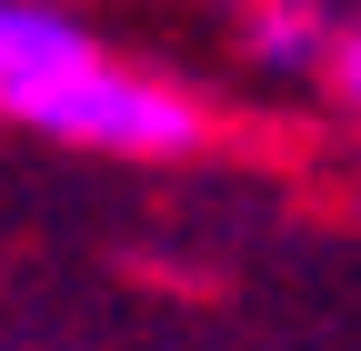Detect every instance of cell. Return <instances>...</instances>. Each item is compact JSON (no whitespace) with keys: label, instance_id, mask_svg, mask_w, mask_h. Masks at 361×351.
Masks as SVG:
<instances>
[{"label":"cell","instance_id":"6da1fadb","mask_svg":"<svg viewBox=\"0 0 361 351\" xmlns=\"http://www.w3.org/2000/svg\"><path fill=\"white\" fill-rule=\"evenodd\" d=\"M30 130L80 141V151H121V161H171V151L201 141V111L180 101V91H161V80H141V70L90 61V70L61 80V91L30 101Z\"/></svg>","mask_w":361,"mask_h":351},{"label":"cell","instance_id":"7a4b0ae2","mask_svg":"<svg viewBox=\"0 0 361 351\" xmlns=\"http://www.w3.org/2000/svg\"><path fill=\"white\" fill-rule=\"evenodd\" d=\"M90 61H101V51H90V30L61 20L51 0H0V111L30 121V101L61 91V80L90 70Z\"/></svg>","mask_w":361,"mask_h":351},{"label":"cell","instance_id":"3957f363","mask_svg":"<svg viewBox=\"0 0 361 351\" xmlns=\"http://www.w3.org/2000/svg\"><path fill=\"white\" fill-rule=\"evenodd\" d=\"M261 51H271V61H301V51H311V11L271 0V11H261Z\"/></svg>","mask_w":361,"mask_h":351},{"label":"cell","instance_id":"277c9868","mask_svg":"<svg viewBox=\"0 0 361 351\" xmlns=\"http://www.w3.org/2000/svg\"><path fill=\"white\" fill-rule=\"evenodd\" d=\"M331 80H341V101L361 111V30H341V40H331Z\"/></svg>","mask_w":361,"mask_h":351}]
</instances>
